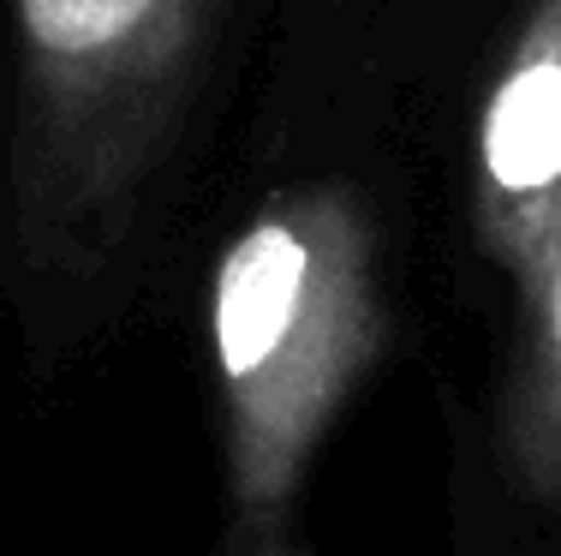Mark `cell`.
I'll list each match as a JSON object with an SVG mask.
<instances>
[{
	"instance_id": "1",
	"label": "cell",
	"mask_w": 561,
	"mask_h": 556,
	"mask_svg": "<svg viewBox=\"0 0 561 556\" xmlns=\"http://www.w3.org/2000/svg\"><path fill=\"white\" fill-rule=\"evenodd\" d=\"M233 0H12L7 216L31 275H96L168 168Z\"/></svg>"
},
{
	"instance_id": "2",
	"label": "cell",
	"mask_w": 561,
	"mask_h": 556,
	"mask_svg": "<svg viewBox=\"0 0 561 556\" xmlns=\"http://www.w3.org/2000/svg\"><path fill=\"white\" fill-rule=\"evenodd\" d=\"M389 336L377 222L341 180L270 192L221 246L209 341L227 431V497L275 526Z\"/></svg>"
},
{
	"instance_id": "3",
	"label": "cell",
	"mask_w": 561,
	"mask_h": 556,
	"mask_svg": "<svg viewBox=\"0 0 561 556\" xmlns=\"http://www.w3.org/2000/svg\"><path fill=\"white\" fill-rule=\"evenodd\" d=\"M472 228L514 282L561 234V0H531L472 132Z\"/></svg>"
},
{
	"instance_id": "4",
	"label": "cell",
	"mask_w": 561,
	"mask_h": 556,
	"mask_svg": "<svg viewBox=\"0 0 561 556\" xmlns=\"http://www.w3.org/2000/svg\"><path fill=\"white\" fill-rule=\"evenodd\" d=\"M519 287L514 365L502 389V461L561 538V234Z\"/></svg>"
},
{
	"instance_id": "5",
	"label": "cell",
	"mask_w": 561,
	"mask_h": 556,
	"mask_svg": "<svg viewBox=\"0 0 561 556\" xmlns=\"http://www.w3.org/2000/svg\"><path fill=\"white\" fill-rule=\"evenodd\" d=\"M257 556H305V551H293V545H280V538H270V545H263Z\"/></svg>"
}]
</instances>
